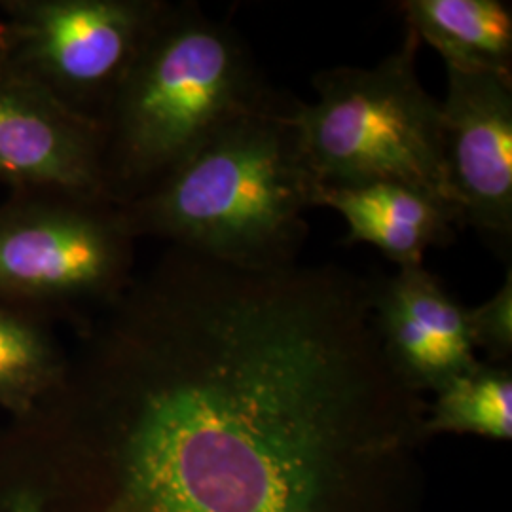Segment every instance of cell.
I'll list each match as a JSON object with an SVG mask.
<instances>
[{"mask_svg":"<svg viewBox=\"0 0 512 512\" xmlns=\"http://www.w3.org/2000/svg\"><path fill=\"white\" fill-rule=\"evenodd\" d=\"M0 429V512H387L427 406L387 365L368 279L177 247L78 327Z\"/></svg>","mask_w":512,"mask_h":512,"instance_id":"1","label":"cell"},{"mask_svg":"<svg viewBox=\"0 0 512 512\" xmlns=\"http://www.w3.org/2000/svg\"><path fill=\"white\" fill-rule=\"evenodd\" d=\"M298 99L277 92L243 114L145 196L120 205L135 239L241 270L274 272L296 264L317 207L321 181L296 118Z\"/></svg>","mask_w":512,"mask_h":512,"instance_id":"2","label":"cell"},{"mask_svg":"<svg viewBox=\"0 0 512 512\" xmlns=\"http://www.w3.org/2000/svg\"><path fill=\"white\" fill-rule=\"evenodd\" d=\"M277 92L232 25L196 2H165L99 120L107 198L145 196Z\"/></svg>","mask_w":512,"mask_h":512,"instance_id":"3","label":"cell"},{"mask_svg":"<svg viewBox=\"0 0 512 512\" xmlns=\"http://www.w3.org/2000/svg\"><path fill=\"white\" fill-rule=\"evenodd\" d=\"M420 48L406 29L403 44L370 69L319 71L311 80L317 99L300 101L296 118L323 186L408 184L458 213L442 160L440 101L418 76Z\"/></svg>","mask_w":512,"mask_h":512,"instance_id":"4","label":"cell"},{"mask_svg":"<svg viewBox=\"0 0 512 512\" xmlns=\"http://www.w3.org/2000/svg\"><path fill=\"white\" fill-rule=\"evenodd\" d=\"M135 243L118 203L74 192H8L0 202V300L78 327L135 277Z\"/></svg>","mask_w":512,"mask_h":512,"instance_id":"5","label":"cell"},{"mask_svg":"<svg viewBox=\"0 0 512 512\" xmlns=\"http://www.w3.org/2000/svg\"><path fill=\"white\" fill-rule=\"evenodd\" d=\"M167 0H0L4 59L99 120Z\"/></svg>","mask_w":512,"mask_h":512,"instance_id":"6","label":"cell"},{"mask_svg":"<svg viewBox=\"0 0 512 512\" xmlns=\"http://www.w3.org/2000/svg\"><path fill=\"white\" fill-rule=\"evenodd\" d=\"M442 160L463 226L503 260L512 249V78L448 69Z\"/></svg>","mask_w":512,"mask_h":512,"instance_id":"7","label":"cell"},{"mask_svg":"<svg viewBox=\"0 0 512 512\" xmlns=\"http://www.w3.org/2000/svg\"><path fill=\"white\" fill-rule=\"evenodd\" d=\"M0 184L10 192L105 194L99 126L0 54Z\"/></svg>","mask_w":512,"mask_h":512,"instance_id":"8","label":"cell"},{"mask_svg":"<svg viewBox=\"0 0 512 512\" xmlns=\"http://www.w3.org/2000/svg\"><path fill=\"white\" fill-rule=\"evenodd\" d=\"M372 323L387 365L414 393L440 387L480 361L467 327V308L423 266L368 279Z\"/></svg>","mask_w":512,"mask_h":512,"instance_id":"9","label":"cell"},{"mask_svg":"<svg viewBox=\"0 0 512 512\" xmlns=\"http://www.w3.org/2000/svg\"><path fill=\"white\" fill-rule=\"evenodd\" d=\"M317 207H330L346 219L348 245H374L399 268L423 266L425 253L450 245L463 226L450 205L391 181L321 186Z\"/></svg>","mask_w":512,"mask_h":512,"instance_id":"10","label":"cell"},{"mask_svg":"<svg viewBox=\"0 0 512 512\" xmlns=\"http://www.w3.org/2000/svg\"><path fill=\"white\" fill-rule=\"evenodd\" d=\"M421 44L433 46L448 69L512 78V10L503 0H401Z\"/></svg>","mask_w":512,"mask_h":512,"instance_id":"11","label":"cell"},{"mask_svg":"<svg viewBox=\"0 0 512 512\" xmlns=\"http://www.w3.org/2000/svg\"><path fill=\"white\" fill-rule=\"evenodd\" d=\"M67 361L50 319L0 300V408L10 418L31 412L61 382Z\"/></svg>","mask_w":512,"mask_h":512,"instance_id":"12","label":"cell"},{"mask_svg":"<svg viewBox=\"0 0 512 512\" xmlns=\"http://www.w3.org/2000/svg\"><path fill=\"white\" fill-rule=\"evenodd\" d=\"M425 437L478 435L484 439H512V372L509 366L478 363L437 391L427 408Z\"/></svg>","mask_w":512,"mask_h":512,"instance_id":"13","label":"cell"},{"mask_svg":"<svg viewBox=\"0 0 512 512\" xmlns=\"http://www.w3.org/2000/svg\"><path fill=\"white\" fill-rule=\"evenodd\" d=\"M467 327L471 342L484 349L492 365H505L512 353V270L499 291L482 302L480 306L467 310Z\"/></svg>","mask_w":512,"mask_h":512,"instance_id":"14","label":"cell"},{"mask_svg":"<svg viewBox=\"0 0 512 512\" xmlns=\"http://www.w3.org/2000/svg\"><path fill=\"white\" fill-rule=\"evenodd\" d=\"M0 52H2V23H0Z\"/></svg>","mask_w":512,"mask_h":512,"instance_id":"15","label":"cell"}]
</instances>
